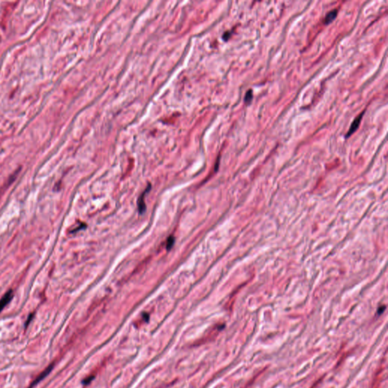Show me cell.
Segmentation results:
<instances>
[{
    "label": "cell",
    "mask_w": 388,
    "mask_h": 388,
    "mask_svg": "<svg viewBox=\"0 0 388 388\" xmlns=\"http://www.w3.org/2000/svg\"><path fill=\"white\" fill-rule=\"evenodd\" d=\"M364 113H365V111H362L360 115H358V116H357V117L355 118V120L353 121V122L352 123L351 126H350V127H349V130H348L347 134H346V138H348L349 137H350L352 134H354L355 132L356 131L357 129L358 128V126H359V125H360L361 120H362V116H363Z\"/></svg>",
    "instance_id": "cell-1"
},
{
    "label": "cell",
    "mask_w": 388,
    "mask_h": 388,
    "mask_svg": "<svg viewBox=\"0 0 388 388\" xmlns=\"http://www.w3.org/2000/svg\"><path fill=\"white\" fill-rule=\"evenodd\" d=\"M13 291L10 290L2 297V299H0V312H2V309L11 302V300L13 298Z\"/></svg>",
    "instance_id": "cell-2"
},
{
    "label": "cell",
    "mask_w": 388,
    "mask_h": 388,
    "mask_svg": "<svg viewBox=\"0 0 388 388\" xmlns=\"http://www.w3.org/2000/svg\"><path fill=\"white\" fill-rule=\"evenodd\" d=\"M151 188L150 184H149L148 187L146 189V190L142 193L140 196H139V199H138V210H139V213H143V212H145L146 210V204H145V196L146 193H148V192H149Z\"/></svg>",
    "instance_id": "cell-3"
},
{
    "label": "cell",
    "mask_w": 388,
    "mask_h": 388,
    "mask_svg": "<svg viewBox=\"0 0 388 388\" xmlns=\"http://www.w3.org/2000/svg\"><path fill=\"white\" fill-rule=\"evenodd\" d=\"M52 368H53V365H50L49 366V367H47V368H46V369H45L44 371H43V372H42V373H41L40 375H39V376H37V378H36L35 380L33 381V383H32L31 385L29 387V388H33L34 386H35V385H37L38 383L40 382V381H42L43 379H44L45 377H46L47 375H49V374L50 373L51 371L52 370Z\"/></svg>",
    "instance_id": "cell-4"
},
{
    "label": "cell",
    "mask_w": 388,
    "mask_h": 388,
    "mask_svg": "<svg viewBox=\"0 0 388 388\" xmlns=\"http://www.w3.org/2000/svg\"><path fill=\"white\" fill-rule=\"evenodd\" d=\"M337 15V9L331 10V11H329L328 13L326 15V16H325V24H331L333 20L336 18Z\"/></svg>",
    "instance_id": "cell-5"
},
{
    "label": "cell",
    "mask_w": 388,
    "mask_h": 388,
    "mask_svg": "<svg viewBox=\"0 0 388 388\" xmlns=\"http://www.w3.org/2000/svg\"><path fill=\"white\" fill-rule=\"evenodd\" d=\"M253 91H252V89H249L248 91L246 92L245 96V99H244V101H245L246 103L247 104H249L252 100H253Z\"/></svg>",
    "instance_id": "cell-6"
},
{
    "label": "cell",
    "mask_w": 388,
    "mask_h": 388,
    "mask_svg": "<svg viewBox=\"0 0 388 388\" xmlns=\"http://www.w3.org/2000/svg\"><path fill=\"white\" fill-rule=\"evenodd\" d=\"M174 243H175V237L173 236L169 237L168 239L167 240V244H166V249L168 250L169 249H171L172 248L173 245H174Z\"/></svg>",
    "instance_id": "cell-7"
},
{
    "label": "cell",
    "mask_w": 388,
    "mask_h": 388,
    "mask_svg": "<svg viewBox=\"0 0 388 388\" xmlns=\"http://www.w3.org/2000/svg\"><path fill=\"white\" fill-rule=\"evenodd\" d=\"M230 32H226V33H225V34L223 35V38H224V39H225V40H227L229 37H230Z\"/></svg>",
    "instance_id": "cell-8"
},
{
    "label": "cell",
    "mask_w": 388,
    "mask_h": 388,
    "mask_svg": "<svg viewBox=\"0 0 388 388\" xmlns=\"http://www.w3.org/2000/svg\"><path fill=\"white\" fill-rule=\"evenodd\" d=\"M32 317H33V315H30L29 316V318H28V320H27V323H26V327H27V325H28V324H29V322H30V321H31Z\"/></svg>",
    "instance_id": "cell-9"
}]
</instances>
